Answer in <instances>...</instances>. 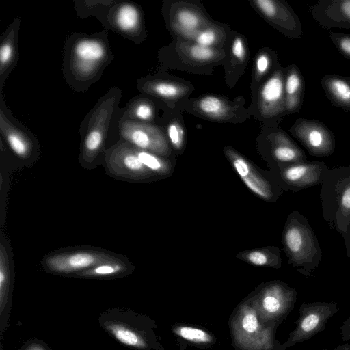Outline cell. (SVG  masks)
<instances>
[{"mask_svg": "<svg viewBox=\"0 0 350 350\" xmlns=\"http://www.w3.org/2000/svg\"><path fill=\"white\" fill-rule=\"evenodd\" d=\"M329 88L335 97L344 103L350 102V86L340 79H334L329 84Z\"/></svg>", "mask_w": 350, "mask_h": 350, "instance_id": "f1b7e54d", "label": "cell"}, {"mask_svg": "<svg viewBox=\"0 0 350 350\" xmlns=\"http://www.w3.org/2000/svg\"><path fill=\"white\" fill-rule=\"evenodd\" d=\"M298 136L310 154L325 157L331 155L334 152V144L332 138L321 129H309L299 132Z\"/></svg>", "mask_w": 350, "mask_h": 350, "instance_id": "ffe728a7", "label": "cell"}, {"mask_svg": "<svg viewBox=\"0 0 350 350\" xmlns=\"http://www.w3.org/2000/svg\"><path fill=\"white\" fill-rule=\"evenodd\" d=\"M137 88L142 94L167 102L184 97L189 94L190 90L188 85L156 76L139 79L137 81Z\"/></svg>", "mask_w": 350, "mask_h": 350, "instance_id": "9a60e30c", "label": "cell"}, {"mask_svg": "<svg viewBox=\"0 0 350 350\" xmlns=\"http://www.w3.org/2000/svg\"><path fill=\"white\" fill-rule=\"evenodd\" d=\"M243 329L249 333L255 332L258 327V323L256 315L253 313L246 314L242 319Z\"/></svg>", "mask_w": 350, "mask_h": 350, "instance_id": "d6a6232c", "label": "cell"}, {"mask_svg": "<svg viewBox=\"0 0 350 350\" xmlns=\"http://www.w3.org/2000/svg\"><path fill=\"white\" fill-rule=\"evenodd\" d=\"M121 120H133L154 124L155 106L154 103L143 94L131 98L123 109Z\"/></svg>", "mask_w": 350, "mask_h": 350, "instance_id": "44dd1931", "label": "cell"}, {"mask_svg": "<svg viewBox=\"0 0 350 350\" xmlns=\"http://www.w3.org/2000/svg\"><path fill=\"white\" fill-rule=\"evenodd\" d=\"M0 133L1 139L21 160L29 161L37 155L39 147L35 135L13 117L3 95L0 96Z\"/></svg>", "mask_w": 350, "mask_h": 350, "instance_id": "52a82bcc", "label": "cell"}, {"mask_svg": "<svg viewBox=\"0 0 350 350\" xmlns=\"http://www.w3.org/2000/svg\"><path fill=\"white\" fill-rule=\"evenodd\" d=\"M117 0H75L74 7L77 16L85 18L96 17L104 24L107 15Z\"/></svg>", "mask_w": 350, "mask_h": 350, "instance_id": "603a6c76", "label": "cell"}, {"mask_svg": "<svg viewBox=\"0 0 350 350\" xmlns=\"http://www.w3.org/2000/svg\"><path fill=\"white\" fill-rule=\"evenodd\" d=\"M24 350H49L44 345L37 342H32L25 347Z\"/></svg>", "mask_w": 350, "mask_h": 350, "instance_id": "d590c367", "label": "cell"}, {"mask_svg": "<svg viewBox=\"0 0 350 350\" xmlns=\"http://www.w3.org/2000/svg\"><path fill=\"white\" fill-rule=\"evenodd\" d=\"M341 49L347 54L350 55V38H344L340 42Z\"/></svg>", "mask_w": 350, "mask_h": 350, "instance_id": "8d00e7d4", "label": "cell"}, {"mask_svg": "<svg viewBox=\"0 0 350 350\" xmlns=\"http://www.w3.org/2000/svg\"><path fill=\"white\" fill-rule=\"evenodd\" d=\"M167 137L172 145L176 149L183 146L184 131L178 121H172L167 127Z\"/></svg>", "mask_w": 350, "mask_h": 350, "instance_id": "4316f807", "label": "cell"}, {"mask_svg": "<svg viewBox=\"0 0 350 350\" xmlns=\"http://www.w3.org/2000/svg\"><path fill=\"white\" fill-rule=\"evenodd\" d=\"M193 110L200 116L211 120L227 122L237 116V106L222 97L206 95L193 103Z\"/></svg>", "mask_w": 350, "mask_h": 350, "instance_id": "ac0fdd59", "label": "cell"}, {"mask_svg": "<svg viewBox=\"0 0 350 350\" xmlns=\"http://www.w3.org/2000/svg\"><path fill=\"white\" fill-rule=\"evenodd\" d=\"M342 11L345 14L350 18V1H345L342 5Z\"/></svg>", "mask_w": 350, "mask_h": 350, "instance_id": "74e56055", "label": "cell"}, {"mask_svg": "<svg viewBox=\"0 0 350 350\" xmlns=\"http://www.w3.org/2000/svg\"><path fill=\"white\" fill-rule=\"evenodd\" d=\"M319 198L323 219L342 236L350 258V164L328 169Z\"/></svg>", "mask_w": 350, "mask_h": 350, "instance_id": "7a4b0ae2", "label": "cell"}, {"mask_svg": "<svg viewBox=\"0 0 350 350\" xmlns=\"http://www.w3.org/2000/svg\"><path fill=\"white\" fill-rule=\"evenodd\" d=\"M301 81L299 75L295 72H291L286 81L285 91L287 96H294L299 90Z\"/></svg>", "mask_w": 350, "mask_h": 350, "instance_id": "1f68e13d", "label": "cell"}, {"mask_svg": "<svg viewBox=\"0 0 350 350\" xmlns=\"http://www.w3.org/2000/svg\"><path fill=\"white\" fill-rule=\"evenodd\" d=\"M168 26L178 38L193 42L204 27L211 25L206 17L194 5L178 3L168 14Z\"/></svg>", "mask_w": 350, "mask_h": 350, "instance_id": "4fadbf2b", "label": "cell"}, {"mask_svg": "<svg viewBox=\"0 0 350 350\" xmlns=\"http://www.w3.org/2000/svg\"><path fill=\"white\" fill-rule=\"evenodd\" d=\"M270 58L265 52H261L256 57L255 62V76L260 79L268 71L270 67Z\"/></svg>", "mask_w": 350, "mask_h": 350, "instance_id": "4dcf8cb0", "label": "cell"}, {"mask_svg": "<svg viewBox=\"0 0 350 350\" xmlns=\"http://www.w3.org/2000/svg\"><path fill=\"white\" fill-rule=\"evenodd\" d=\"M232 57L238 63L243 64L247 58V51L243 38L237 36L231 45Z\"/></svg>", "mask_w": 350, "mask_h": 350, "instance_id": "f546056e", "label": "cell"}, {"mask_svg": "<svg viewBox=\"0 0 350 350\" xmlns=\"http://www.w3.org/2000/svg\"><path fill=\"white\" fill-rule=\"evenodd\" d=\"M106 169L111 175L127 180H140L152 175L139 159L135 147L120 139L104 152Z\"/></svg>", "mask_w": 350, "mask_h": 350, "instance_id": "30bf717a", "label": "cell"}, {"mask_svg": "<svg viewBox=\"0 0 350 350\" xmlns=\"http://www.w3.org/2000/svg\"><path fill=\"white\" fill-rule=\"evenodd\" d=\"M298 105V98L296 96H286V106L289 110L295 109Z\"/></svg>", "mask_w": 350, "mask_h": 350, "instance_id": "e575fe53", "label": "cell"}, {"mask_svg": "<svg viewBox=\"0 0 350 350\" xmlns=\"http://www.w3.org/2000/svg\"><path fill=\"white\" fill-rule=\"evenodd\" d=\"M183 338L196 342H207L211 340V336L204 331L188 327H183L177 331Z\"/></svg>", "mask_w": 350, "mask_h": 350, "instance_id": "83f0119b", "label": "cell"}, {"mask_svg": "<svg viewBox=\"0 0 350 350\" xmlns=\"http://www.w3.org/2000/svg\"><path fill=\"white\" fill-rule=\"evenodd\" d=\"M1 350H3L2 347H1Z\"/></svg>", "mask_w": 350, "mask_h": 350, "instance_id": "ab89813d", "label": "cell"}, {"mask_svg": "<svg viewBox=\"0 0 350 350\" xmlns=\"http://www.w3.org/2000/svg\"><path fill=\"white\" fill-rule=\"evenodd\" d=\"M224 33L221 27L209 25L198 32L193 42L203 46L217 48L224 40Z\"/></svg>", "mask_w": 350, "mask_h": 350, "instance_id": "d4e9b609", "label": "cell"}, {"mask_svg": "<svg viewBox=\"0 0 350 350\" xmlns=\"http://www.w3.org/2000/svg\"><path fill=\"white\" fill-rule=\"evenodd\" d=\"M122 259L124 258L121 256L108 251L81 248L51 252L43 258L42 265L46 272L53 274L75 275L99 264Z\"/></svg>", "mask_w": 350, "mask_h": 350, "instance_id": "5b68a950", "label": "cell"}, {"mask_svg": "<svg viewBox=\"0 0 350 350\" xmlns=\"http://www.w3.org/2000/svg\"><path fill=\"white\" fill-rule=\"evenodd\" d=\"M21 20L15 17L0 38V96L9 75L16 67L18 58V34Z\"/></svg>", "mask_w": 350, "mask_h": 350, "instance_id": "5bb4252c", "label": "cell"}, {"mask_svg": "<svg viewBox=\"0 0 350 350\" xmlns=\"http://www.w3.org/2000/svg\"><path fill=\"white\" fill-rule=\"evenodd\" d=\"M103 25L135 44L142 43L147 35L141 7L128 0H117Z\"/></svg>", "mask_w": 350, "mask_h": 350, "instance_id": "8992f818", "label": "cell"}, {"mask_svg": "<svg viewBox=\"0 0 350 350\" xmlns=\"http://www.w3.org/2000/svg\"><path fill=\"white\" fill-rule=\"evenodd\" d=\"M122 94L120 88H111L83 119L79 130L81 137L79 161L83 166H92L98 157L104 154L110 124Z\"/></svg>", "mask_w": 350, "mask_h": 350, "instance_id": "3957f363", "label": "cell"}, {"mask_svg": "<svg viewBox=\"0 0 350 350\" xmlns=\"http://www.w3.org/2000/svg\"><path fill=\"white\" fill-rule=\"evenodd\" d=\"M114 59L107 31L70 33L66 39L62 73L67 84L77 92L88 91Z\"/></svg>", "mask_w": 350, "mask_h": 350, "instance_id": "6da1fadb", "label": "cell"}, {"mask_svg": "<svg viewBox=\"0 0 350 350\" xmlns=\"http://www.w3.org/2000/svg\"><path fill=\"white\" fill-rule=\"evenodd\" d=\"M284 90L282 75L275 72L262 85L259 91L258 107L262 116L271 117L282 111Z\"/></svg>", "mask_w": 350, "mask_h": 350, "instance_id": "2e32d148", "label": "cell"}, {"mask_svg": "<svg viewBox=\"0 0 350 350\" xmlns=\"http://www.w3.org/2000/svg\"><path fill=\"white\" fill-rule=\"evenodd\" d=\"M272 154L280 165L306 161L304 152L284 137H279L275 140Z\"/></svg>", "mask_w": 350, "mask_h": 350, "instance_id": "cb8c5ba5", "label": "cell"}, {"mask_svg": "<svg viewBox=\"0 0 350 350\" xmlns=\"http://www.w3.org/2000/svg\"><path fill=\"white\" fill-rule=\"evenodd\" d=\"M178 44V53L180 57L189 64L208 66L215 64L225 57L224 51L219 48L203 46L185 40Z\"/></svg>", "mask_w": 350, "mask_h": 350, "instance_id": "d6986e66", "label": "cell"}, {"mask_svg": "<svg viewBox=\"0 0 350 350\" xmlns=\"http://www.w3.org/2000/svg\"><path fill=\"white\" fill-rule=\"evenodd\" d=\"M329 167L321 161H304L280 165V178L284 188L298 191L321 185Z\"/></svg>", "mask_w": 350, "mask_h": 350, "instance_id": "7c38bea8", "label": "cell"}, {"mask_svg": "<svg viewBox=\"0 0 350 350\" xmlns=\"http://www.w3.org/2000/svg\"><path fill=\"white\" fill-rule=\"evenodd\" d=\"M135 150L140 161L152 172L161 173L166 170L165 162L158 154L135 147Z\"/></svg>", "mask_w": 350, "mask_h": 350, "instance_id": "484cf974", "label": "cell"}, {"mask_svg": "<svg viewBox=\"0 0 350 350\" xmlns=\"http://www.w3.org/2000/svg\"><path fill=\"white\" fill-rule=\"evenodd\" d=\"M338 310L336 302L304 301L295 330L291 334L288 345L306 341L323 331L328 320Z\"/></svg>", "mask_w": 350, "mask_h": 350, "instance_id": "9c48e42d", "label": "cell"}, {"mask_svg": "<svg viewBox=\"0 0 350 350\" xmlns=\"http://www.w3.org/2000/svg\"><path fill=\"white\" fill-rule=\"evenodd\" d=\"M288 263L306 277L311 275L322 260V250L308 220L294 211L287 218L282 234Z\"/></svg>", "mask_w": 350, "mask_h": 350, "instance_id": "277c9868", "label": "cell"}, {"mask_svg": "<svg viewBox=\"0 0 350 350\" xmlns=\"http://www.w3.org/2000/svg\"><path fill=\"white\" fill-rule=\"evenodd\" d=\"M332 350H350V344L338 345L335 349Z\"/></svg>", "mask_w": 350, "mask_h": 350, "instance_id": "f35d334b", "label": "cell"}, {"mask_svg": "<svg viewBox=\"0 0 350 350\" xmlns=\"http://www.w3.org/2000/svg\"><path fill=\"white\" fill-rule=\"evenodd\" d=\"M137 317L124 308L110 309L98 317L100 327L120 343L128 347L142 349L147 342L137 323Z\"/></svg>", "mask_w": 350, "mask_h": 350, "instance_id": "ba28073f", "label": "cell"}, {"mask_svg": "<svg viewBox=\"0 0 350 350\" xmlns=\"http://www.w3.org/2000/svg\"><path fill=\"white\" fill-rule=\"evenodd\" d=\"M118 131L121 139L137 148L158 155L165 154L169 150L164 132L154 124L120 119Z\"/></svg>", "mask_w": 350, "mask_h": 350, "instance_id": "8fae6325", "label": "cell"}, {"mask_svg": "<svg viewBox=\"0 0 350 350\" xmlns=\"http://www.w3.org/2000/svg\"><path fill=\"white\" fill-rule=\"evenodd\" d=\"M340 334L343 341L350 340V315L340 327Z\"/></svg>", "mask_w": 350, "mask_h": 350, "instance_id": "836d02e7", "label": "cell"}, {"mask_svg": "<svg viewBox=\"0 0 350 350\" xmlns=\"http://www.w3.org/2000/svg\"><path fill=\"white\" fill-rule=\"evenodd\" d=\"M13 269L5 245H0V334L6 329L11 308Z\"/></svg>", "mask_w": 350, "mask_h": 350, "instance_id": "e0dca14e", "label": "cell"}, {"mask_svg": "<svg viewBox=\"0 0 350 350\" xmlns=\"http://www.w3.org/2000/svg\"><path fill=\"white\" fill-rule=\"evenodd\" d=\"M131 265L124 258L99 264L77 273L74 276L85 278L109 279L122 277L132 271Z\"/></svg>", "mask_w": 350, "mask_h": 350, "instance_id": "7402d4cb", "label": "cell"}]
</instances>
